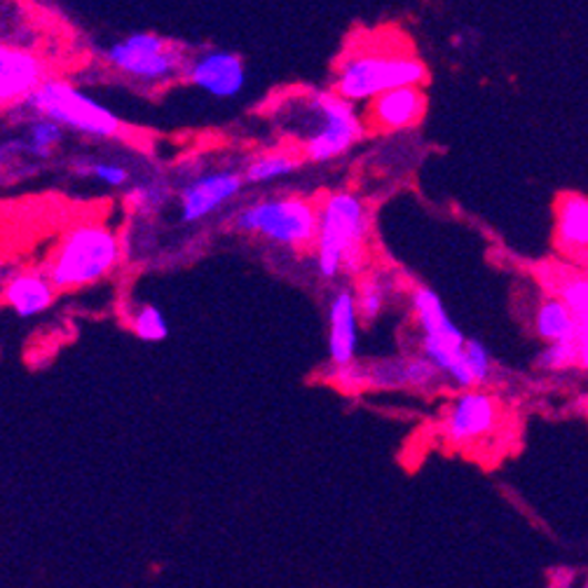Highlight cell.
<instances>
[{
    "instance_id": "cell-22",
    "label": "cell",
    "mask_w": 588,
    "mask_h": 588,
    "mask_svg": "<svg viewBox=\"0 0 588 588\" xmlns=\"http://www.w3.org/2000/svg\"><path fill=\"white\" fill-rule=\"evenodd\" d=\"M43 162L31 158V153L22 139V134L0 144V186H10L27 179Z\"/></svg>"
},
{
    "instance_id": "cell-24",
    "label": "cell",
    "mask_w": 588,
    "mask_h": 588,
    "mask_svg": "<svg viewBox=\"0 0 588 588\" xmlns=\"http://www.w3.org/2000/svg\"><path fill=\"white\" fill-rule=\"evenodd\" d=\"M75 174L90 179L94 183H99L104 188H127L132 183V171L123 162H113L104 158H83L73 165Z\"/></svg>"
},
{
    "instance_id": "cell-4",
    "label": "cell",
    "mask_w": 588,
    "mask_h": 588,
    "mask_svg": "<svg viewBox=\"0 0 588 588\" xmlns=\"http://www.w3.org/2000/svg\"><path fill=\"white\" fill-rule=\"evenodd\" d=\"M123 256V240L111 225L81 221L62 234L50 253L45 272L59 293L81 291L111 277L120 267Z\"/></svg>"
},
{
    "instance_id": "cell-12",
    "label": "cell",
    "mask_w": 588,
    "mask_h": 588,
    "mask_svg": "<svg viewBox=\"0 0 588 588\" xmlns=\"http://www.w3.org/2000/svg\"><path fill=\"white\" fill-rule=\"evenodd\" d=\"M183 81L213 99L230 102L244 92L249 75L244 59L238 52L211 48L188 54Z\"/></svg>"
},
{
    "instance_id": "cell-20",
    "label": "cell",
    "mask_w": 588,
    "mask_h": 588,
    "mask_svg": "<svg viewBox=\"0 0 588 588\" xmlns=\"http://www.w3.org/2000/svg\"><path fill=\"white\" fill-rule=\"evenodd\" d=\"M305 165L303 155L293 148V150H270L253 158L244 167V179L246 186H267L274 181L288 179L291 174H296Z\"/></svg>"
},
{
    "instance_id": "cell-28",
    "label": "cell",
    "mask_w": 588,
    "mask_h": 588,
    "mask_svg": "<svg viewBox=\"0 0 588 588\" xmlns=\"http://www.w3.org/2000/svg\"><path fill=\"white\" fill-rule=\"evenodd\" d=\"M558 296L573 309L577 322L588 319V277H570L558 288Z\"/></svg>"
},
{
    "instance_id": "cell-29",
    "label": "cell",
    "mask_w": 588,
    "mask_h": 588,
    "mask_svg": "<svg viewBox=\"0 0 588 588\" xmlns=\"http://www.w3.org/2000/svg\"><path fill=\"white\" fill-rule=\"evenodd\" d=\"M577 349H579V370H588V319L579 322L577 330Z\"/></svg>"
},
{
    "instance_id": "cell-23",
    "label": "cell",
    "mask_w": 588,
    "mask_h": 588,
    "mask_svg": "<svg viewBox=\"0 0 588 588\" xmlns=\"http://www.w3.org/2000/svg\"><path fill=\"white\" fill-rule=\"evenodd\" d=\"M127 326L144 343H162L169 338V322L158 305H136L127 315Z\"/></svg>"
},
{
    "instance_id": "cell-11",
    "label": "cell",
    "mask_w": 588,
    "mask_h": 588,
    "mask_svg": "<svg viewBox=\"0 0 588 588\" xmlns=\"http://www.w3.org/2000/svg\"><path fill=\"white\" fill-rule=\"evenodd\" d=\"M500 427V401L485 391V387L462 389L460 395L450 401L441 434L455 448H464L495 434Z\"/></svg>"
},
{
    "instance_id": "cell-14",
    "label": "cell",
    "mask_w": 588,
    "mask_h": 588,
    "mask_svg": "<svg viewBox=\"0 0 588 588\" xmlns=\"http://www.w3.org/2000/svg\"><path fill=\"white\" fill-rule=\"evenodd\" d=\"M328 319V364L345 366L359 355V326L355 284H338L330 291L326 305Z\"/></svg>"
},
{
    "instance_id": "cell-30",
    "label": "cell",
    "mask_w": 588,
    "mask_h": 588,
    "mask_svg": "<svg viewBox=\"0 0 588 588\" xmlns=\"http://www.w3.org/2000/svg\"><path fill=\"white\" fill-rule=\"evenodd\" d=\"M586 406H588V401H586Z\"/></svg>"
},
{
    "instance_id": "cell-15",
    "label": "cell",
    "mask_w": 588,
    "mask_h": 588,
    "mask_svg": "<svg viewBox=\"0 0 588 588\" xmlns=\"http://www.w3.org/2000/svg\"><path fill=\"white\" fill-rule=\"evenodd\" d=\"M48 77V66L35 52L0 43V111L17 108Z\"/></svg>"
},
{
    "instance_id": "cell-25",
    "label": "cell",
    "mask_w": 588,
    "mask_h": 588,
    "mask_svg": "<svg viewBox=\"0 0 588 588\" xmlns=\"http://www.w3.org/2000/svg\"><path fill=\"white\" fill-rule=\"evenodd\" d=\"M579 366L577 340H556L544 343L542 351L535 359V368L542 374H567Z\"/></svg>"
},
{
    "instance_id": "cell-17",
    "label": "cell",
    "mask_w": 588,
    "mask_h": 588,
    "mask_svg": "<svg viewBox=\"0 0 588 588\" xmlns=\"http://www.w3.org/2000/svg\"><path fill=\"white\" fill-rule=\"evenodd\" d=\"M556 242L567 253H588V198L565 195L556 209Z\"/></svg>"
},
{
    "instance_id": "cell-8",
    "label": "cell",
    "mask_w": 588,
    "mask_h": 588,
    "mask_svg": "<svg viewBox=\"0 0 588 588\" xmlns=\"http://www.w3.org/2000/svg\"><path fill=\"white\" fill-rule=\"evenodd\" d=\"M104 62L129 83L139 87H167L181 81L188 54L158 33H129L111 43L104 52Z\"/></svg>"
},
{
    "instance_id": "cell-1",
    "label": "cell",
    "mask_w": 588,
    "mask_h": 588,
    "mask_svg": "<svg viewBox=\"0 0 588 588\" xmlns=\"http://www.w3.org/2000/svg\"><path fill=\"white\" fill-rule=\"evenodd\" d=\"M280 129L305 162L328 165L355 150L368 132L357 104L336 90H303L274 111Z\"/></svg>"
},
{
    "instance_id": "cell-27",
    "label": "cell",
    "mask_w": 588,
    "mask_h": 588,
    "mask_svg": "<svg viewBox=\"0 0 588 588\" xmlns=\"http://www.w3.org/2000/svg\"><path fill=\"white\" fill-rule=\"evenodd\" d=\"M464 351H466V364H469V370H472L476 387H487L495 380V374H497L493 351H490L487 345L479 338H466Z\"/></svg>"
},
{
    "instance_id": "cell-31",
    "label": "cell",
    "mask_w": 588,
    "mask_h": 588,
    "mask_svg": "<svg viewBox=\"0 0 588 588\" xmlns=\"http://www.w3.org/2000/svg\"><path fill=\"white\" fill-rule=\"evenodd\" d=\"M586 410H588V406H586Z\"/></svg>"
},
{
    "instance_id": "cell-19",
    "label": "cell",
    "mask_w": 588,
    "mask_h": 588,
    "mask_svg": "<svg viewBox=\"0 0 588 588\" xmlns=\"http://www.w3.org/2000/svg\"><path fill=\"white\" fill-rule=\"evenodd\" d=\"M535 333L542 343H556V340H577L579 322L573 315V309L567 303L558 298H544L535 309Z\"/></svg>"
},
{
    "instance_id": "cell-13",
    "label": "cell",
    "mask_w": 588,
    "mask_h": 588,
    "mask_svg": "<svg viewBox=\"0 0 588 588\" xmlns=\"http://www.w3.org/2000/svg\"><path fill=\"white\" fill-rule=\"evenodd\" d=\"M427 115V94L422 85H403L378 94L364 113L366 127L382 134H397L418 127Z\"/></svg>"
},
{
    "instance_id": "cell-6",
    "label": "cell",
    "mask_w": 588,
    "mask_h": 588,
    "mask_svg": "<svg viewBox=\"0 0 588 588\" xmlns=\"http://www.w3.org/2000/svg\"><path fill=\"white\" fill-rule=\"evenodd\" d=\"M410 315L420 333V355L434 364L443 380L458 389H476L472 370L466 364V333L450 317L434 288L413 286L408 293Z\"/></svg>"
},
{
    "instance_id": "cell-5",
    "label": "cell",
    "mask_w": 588,
    "mask_h": 588,
    "mask_svg": "<svg viewBox=\"0 0 588 588\" xmlns=\"http://www.w3.org/2000/svg\"><path fill=\"white\" fill-rule=\"evenodd\" d=\"M319 228V202L303 195H270L240 207L232 230L272 249L305 253L315 249Z\"/></svg>"
},
{
    "instance_id": "cell-2",
    "label": "cell",
    "mask_w": 588,
    "mask_h": 588,
    "mask_svg": "<svg viewBox=\"0 0 588 588\" xmlns=\"http://www.w3.org/2000/svg\"><path fill=\"white\" fill-rule=\"evenodd\" d=\"M370 209L355 190H333L319 202L315 267L319 280H359L368 270Z\"/></svg>"
},
{
    "instance_id": "cell-21",
    "label": "cell",
    "mask_w": 588,
    "mask_h": 588,
    "mask_svg": "<svg viewBox=\"0 0 588 588\" xmlns=\"http://www.w3.org/2000/svg\"><path fill=\"white\" fill-rule=\"evenodd\" d=\"M22 139L31 153V158L38 162H45L52 158V153L64 144L66 129L43 115H27V125L22 132Z\"/></svg>"
},
{
    "instance_id": "cell-16",
    "label": "cell",
    "mask_w": 588,
    "mask_h": 588,
    "mask_svg": "<svg viewBox=\"0 0 588 588\" xmlns=\"http://www.w3.org/2000/svg\"><path fill=\"white\" fill-rule=\"evenodd\" d=\"M56 286L52 284L50 274L43 270H17L3 282L0 298L14 312L17 317L33 319L48 312L56 298Z\"/></svg>"
},
{
    "instance_id": "cell-7",
    "label": "cell",
    "mask_w": 588,
    "mask_h": 588,
    "mask_svg": "<svg viewBox=\"0 0 588 588\" xmlns=\"http://www.w3.org/2000/svg\"><path fill=\"white\" fill-rule=\"evenodd\" d=\"M17 108L24 115L50 117L66 132L96 141L120 139L125 134L123 120L106 104L62 77H45Z\"/></svg>"
},
{
    "instance_id": "cell-26",
    "label": "cell",
    "mask_w": 588,
    "mask_h": 588,
    "mask_svg": "<svg viewBox=\"0 0 588 588\" xmlns=\"http://www.w3.org/2000/svg\"><path fill=\"white\" fill-rule=\"evenodd\" d=\"M174 190L165 181H146L134 183L127 190V204L141 216H155L171 200Z\"/></svg>"
},
{
    "instance_id": "cell-10",
    "label": "cell",
    "mask_w": 588,
    "mask_h": 588,
    "mask_svg": "<svg viewBox=\"0 0 588 588\" xmlns=\"http://www.w3.org/2000/svg\"><path fill=\"white\" fill-rule=\"evenodd\" d=\"M246 188L244 171L211 169L188 179L176 200H179V219L186 225H198L240 198Z\"/></svg>"
},
{
    "instance_id": "cell-3",
    "label": "cell",
    "mask_w": 588,
    "mask_h": 588,
    "mask_svg": "<svg viewBox=\"0 0 588 588\" xmlns=\"http://www.w3.org/2000/svg\"><path fill=\"white\" fill-rule=\"evenodd\" d=\"M429 81V71L422 59L413 54V48L403 45L401 38L389 41L380 38L376 43H361L347 50L333 73V87L345 99L368 104L378 94L403 87L422 85Z\"/></svg>"
},
{
    "instance_id": "cell-18",
    "label": "cell",
    "mask_w": 588,
    "mask_h": 588,
    "mask_svg": "<svg viewBox=\"0 0 588 588\" xmlns=\"http://www.w3.org/2000/svg\"><path fill=\"white\" fill-rule=\"evenodd\" d=\"M355 296L361 324H374L385 315L389 301L397 296V284L385 272L366 270L355 284Z\"/></svg>"
},
{
    "instance_id": "cell-9",
    "label": "cell",
    "mask_w": 588,
    "mask_h": 588,
    "mask_svg": "<svg viewBox=\"0 0 588 588\" xmlns=\"http://www.w3.org/2000/svg\"><path fill=\"white\" fill-rule=\"evenodd\" d=\"M328 380L343 395H364V391H429L443 376L418 351L413 357H389L378 361L355 359L345 366H330Z\"/></svg>"
}]
</instances>
